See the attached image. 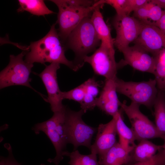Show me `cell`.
Returning <instances> with one entry per match:
<instances>
[{"label":"cell","instance_id":"6","mask_svg":"<svg viewBox=\"0 0 165 165\" xmlns=\"http://www.w3.org/2000/svg\"><path fill=\"white\" fill-rule=\"evenodd\" d=\"M84 113L81 109L75 111L66 108L65 126L68 142L73 145L74 150L80 146L90 149L93 137L97 132V128L88 125L83 121L82 117Z\"/></svg>","mask_w":165,"mask_h":165},{"label":"cell","instance_id":"4","mask_svg":"<svg viewBox=\"0 0 165 165\" xmlns=\"http://www.w3.org/2000/svg\"><path fill=\"white\" fill-rule=\"evenodd\" d=\"M66 107L61 111L53 113L48 120L36 124L32 129L36 134L44 132L52 142L56 155L53 158L48 159L47 161L56 165H59L63 159V153L68 144L65 126Z\"/></svg>","mask_w":165,"mask_h":165},{"label":"cell","instance_id":"12","mask_svg":"<svg viewBox=\"0 0 165 165\" xmlns=\"http://www.w3.org/2000/svg\"><path fill=\"white\" fill-rule=\"evenodd\" d=\"M60 64L52 63L46 66L45 69L38 75L41 79L48 94L46 102L50 103L53 112L64 110L66 106L62 103V92L59 88L57 77V71Z\"/></svg>","mask_w":165,"mask_h":165},{"label":"cell","instance_id":"14","mask_svg":"<svg viewBox=\"0 0 165 165\" xmlns=\"http://www.w3.org/2000/svg\"><path fill=\"white\" fill-rule=\"evenodd\" d=\"M116 115L109 122L100 124L97 128L95 141L90 149L91 152L96 153L99 157L105 154L117 142L116 138Z\"/></svg>","mask_w":165,"mask_h":165},{"label":"cell","instance_id":"23","mask_svg":"<svg viewBox=\"0 0 165 165\" xmlns=\"http://www.w3.org/2000/svg\"><path fill=\"white\" fill-rule=\"evenodd\" d=\"M97 154L93 152L88 155L81 154L76 149L71 152L65 151L63 156H68L69 165H100L97 160Z\"/></svg>","mask_w":165,"mask_h":165},{"label":"cell","instance_id":"19","mask_svg":"<svg viewBox=\"0 0 165 165\" xmlns=\"http://www.w3.org/2000/svg\"><path fill=\"white\" fill-rule=\"evenodd\" d=\"M121 110V109L116 115V127L119 138L118 143L123 147L128 148L136 146V139L133 130L124 122Z\"/></svg>","mask_w":165,"mask_h":165},{"label":"cell","instance_id":"28","mask_svg":"<svg viewBox=\"0 0 165 165\" xmlns=\"http://www.w3.org/2000/svg\"><path fill=\"white\" fill-rule=\"evenodd\" d=\"M148 0H126L123 15H129L132 11L134 12L148 2Z\"/></svg>","mask_w":165,"mask_h":165},{"label":"cell","instance_id":"29","mask_svg":"<svg viewBox=\"0 0 165 165\" xmlns=\"http://www.w3.org/2000/svg\"><path fill=\"white\" fill-rule=\"evenodd\" d=\"M4 146L8 151V155L6 157L1 156L0 165H21L14 158L10 145L6 144Z\"/></svg>","mask_w":165,"mask_h":165},{"label":"cell","instance_id":"5","mask_svg":"<svg viewBox=\"0 0 165 165\" xmlns=\"http://www.w3.org/2000/svg\"><path fill=\"white\" fill-rule=\"evenodd\" d=\"M116 91L129 98L131 102L151 109L156 98L158 89L155 79L139 82L126 81L116 77Z\"/></svg>","mask_w":165,"mask_h":165},{"label":"cell","instance_id":"11","mask_svg":"<svg viewBox=\"0 0 165 165\" xmlns=\"http://www.w3.org/2000/svg\"><path fill=\"white\" fill-rule=\"evenodd\" d=\"M121 52L124 59L117 63L118 69L129 65L136 70L154 74L156 59L151 54L136 45L128 46Z\"/></svg>","mask_w":165,"mask_h":165},{"label":"cell","instance_id":"3","mask_svg":"<svg viewBox=\"0 0 165 165\" xmlns=\"http://www.w3.org/2000/svg\"><path fill=\"white\" fill-rule=\"evenodd\" d=\"M101 0L96 1L92 6L87 7L77 6L73 0L50 1L54 3L58 9L56 23L59 25V36L64 44L71 32L82 20L91 16L95 8L102 4Z\"/></svg>","mask_w":165,"mask_h":165},{"label":"cell","instance_id":"31","mask_svg":"<svg viewBox=\"0 0 165 165\" xmlns=\"http://www.w3.org/2000/svg\"><path fill=\"white\" fill-rule=\"evenodd\" d=\"M154 26L158 27L165 35V10H163L161 18L155 24Z\"/></svg>","mask_w":165,"mask_h":165},{"label":"cell","instance_id":"20","mask_svg":"<svg viewBox=\"0 0 165 165\" xmlns=\"http://www.w3.org/2000/svg\"><path fill=\"white\" fill-rule=\"evenodd\" d=\"M85 94L82 102L80 104L81 109L85 113L96 107V102L99 93V84L94 78H90L84 82Z\"/></svg>","mask_w":165,"mask_h":165},{"label":"cell","instance_id":"22","mask_svg":"<svg viewBox=\"0 0 165 165\" xmlns=\"http://www.w3.org/2000/svg\"><path fill=\"white\" fill-rule=\"evenodd\" d=\"M20 7L18 12L27 11L37 16H44L54 13L45 5L44 1L41 0H19Z\"/></svg>","mask_w":165,"mask_h":165},{"label":"cell","instance_id":"17","mask_svg":"<svg viewBox=\"0 0 165 165\" xmlns=\"http://www.w3.org/2000/svg\"><path fill=\"white\" fill-rule=\"evenodd\" d=\"M104 4L97 6L93 11L91 19L97 34L101 41V44L111 50L114 51L115 38H112L109 28L105 21L100 9Z\"/></svg>","mask_w":165,"mask_h":165},{"label":"cell","instance_id":"34","mask_svg":"<svg viewBox=\"0 0 165 165\" xmlns=\"http://www.w3.org/2000/svg\"><path fill=\"white\" fill-rule=\"evenodd\" d=\"M40 165H46L44 164H41Z\"/></svg>","mask_w":165,"mask_h":165},{"label":"cell","instance_id":"10","mask_svg":"<svg viewBox=\"0 0 165 165\" xmlns=\"http://www.w3.org/2000/svg\"><path fill=\"white\" fill-rule=\"evenodd\" d=\"M83 62L91 66L94 73L105 79H114L118 69L115 59V51L101 44L91 55L86 56Z\"/></svg>","mask_w":165,"mask_h":165},{"label":"cell","instance_id":"15","mask_svg":"<svg viewBox=\"0 0 165 165\" xmlns=\"http://www.w3.org/2000/svg\"><path fill=\"white\" fill-rule=\"evenodd\" d=\"M115 79H105L96 104V107L112 117L119 112V107L121 103L117 95Z\"/></svg>","mask_w":165,"mask_h":165},{"label":"cell","instance_id":"25","mask_svg":"<svg viewBox=\"0 0 165 165\" xmlns=\"http://www.w3.org/2000/svg\"><path fill=\"white\" fill-rule=\"evenodd\" d=\"M85 91V85L83 83L70 90L62 92V98L63 100L67 99L73 100L80 104L83 99Z\"/></svg>","mask_w":165,"mask_h":165},{"label":"cell","instance_id":"7","mask_svg":"<svg viewBox=\"0 0 165 165\" xmlns=\"http://www.w3.org/2000/svg\"><path fill=\"white\" fill-rule=\"evenodd\" d=\"M26 53V52L23 51L16 56L10 55L9 64L0 73L1 89L12 86L22 85L29 87L41 94L30 84L31 79L29 75L33 64L23 60Z\"/></svg>","mask_w":165,"mask_h":165},{"label":"cell","instance_id":"26","mask_svg":"<svg viewBox=\"0 0 165 165\" xmlns=\"http://www.w3.org/2000/svg\"><path fill=\"white\" fill-rule=\"evenodd\" d=\"M130 165H165V151L163 149L148 160Z\"/></svg>","mask_w":165,"mask_h":165},{"label":"cell","instance_id":"1","mask_svg":"<svg viewBox=\"0 0 165 165\" xmlns=\"http://www.w3.org/2000/svg\"><path fill=\"white\" fill-rule=\"evenodd\" d=\"M56 24H53L44 37L31 43L25 60L29 63H39L44 65L46 62L58 63L77 71L80 69L79 67L74 61L68 60L65 56V48L55 28Z\"/></svg>","mask_w":165,"mask_h":165},{"label":"cell","instance_id":"24","mask_svg":"<svg viewBox=\"0 0 165 165\" xmlns=\"http://www.w3.org/2000/svg\"><path fill=\"white\" fill-rule=\"evenodd\" d=\"M156 59L155 69L154 74L158 89L165 91V49L155 56Z\"/></svg>","mask_w":165,"mask_h":165},{"label":"cell","instance_id":"9","mask_svg":"<svg viewBox=\"0 0 165 165\" xmlns=\"http://www.w3.org/2000/svg\"><path fill=\"white\" fill-rule=\"evenodd\" d=\"M112 24L116 32L114 45L121 52L136 39L145 24L133 16L116 14Z\"/></svg>","mask_w":165,"mask_h":165},{"label":"cell","instance_id":"27","mask_svg":"<svg viewBox=\"0 0 165 165\" xmlns=\"http://www.w3.org/2000/svg\"><path fill=\"white\" fill-rule=\"evenodd\" d=\"M163 11L162 9L153 3L148 11L145 24L154 25L161 18Z\"/></svg>","mask_w":165,"mask_h":165},{"label":"cell","instance_id":"8","mask_svg":"<svg viewBox=\"0 0 165 165\" xmlns=\"http://www.w3.org/2000/svg\"><path fill=\"white\" fill-rule=\"evenodd\" d=\"M140 105L131 102L129 105L124 101L120 107L125 113L130 123L136 140L140 141L156 138L163 139L164 137L158 130L155 125L139 108Z\"/></svg>","mask_w":165,"mask_h":165},{"label":"cell","instance_id":"30","mask_svg":"<svg viewBox=\"0 0 165 165\" xmlns=\"http://www.w3.org/2000/svg\"><path fill=\"white\" fill-rule=\"evenodd\" d=\"M126 1V0H103L104 4H107L113 7L118 15H123Z\"/></svg>","mask_w":165,"mask_h":165},{"label":"cell","instance_id":"32","mask_svg":"<svg viewBox=\"0 0 165 165\" xmlns=\"http://www.w3.org/2000/svg\"><path fill=\"white\" fill-rule=\"evenodd\" d=\"M151 1L161 9L165 10V0H151Z\"/></svg>","mask_w":165,"mask_h":165},{"label":"cell","instance_id":"21","mask_svg":"<svg viewBox=\"0 0 165 165\" xmlns=\"http://www.w3.org/2000/svg\"><path fill=\"white\" fill-rule=\"evenodd\" d=\"M155 125L160 133L165 136V93L158 90L153 105Z\"/></svg>","mask_w":165,"mask_h":165},{"label":"cell","instance_id":"13","mask_svg":"<svg viewBox=\"0 0 165 165\" xmlns=\"http://www.w3.org/2000/svg\"><path fill=\"white\" fill-rule=\"evenodd\" d=\"M134 42L155 56L165 49V35L157 27L145 24Z\"/></svg>","mask_w":165,"mask_h":165},{"label":"cell","instance_id":"33","mask_svg":"<svg viewBox=\"0 0 165 165\" xmlns=\"http://www.w3.org/2000/svg\"><path fill=\"white\" fill-rule=\"evenodd\" d=\"M164 140V143L163 145H162L163 149L165 151V136L163 138Z\"/></svg>","mask_w":165,"mask_h":165},{"label":"cell","instance_id":"2","mask_svg":"<svg viewBox=\"0 0 165 165\" xmlns=\"http://www.w3.org/2000/svg\"><path fill=\"white\" fill-rule=\"evenodd\" d=\"M91 16L82 20L68 35L65 42L66 46L75 53L74 61L79 68L84 63V58L89 53L95 51L101 44Z\"/></svg>","mask_w":165,"mask_h":165},{"label":"cell","instance_id":"35","mask_svg":"<svg viewBox=\"0 0 165 165\" xmlns=\"http://www.w3.org/2000/svg\"><path fill=\"white\" fill-rule=\"evenodd\" d=\"M164 92H165V91H164Z\"/></svg>","mask_w":165,"mask_h":165},{"label":"cell","instance_id":"18","mask_svg":"<svg viewBox=\"0 0 165 165\" xmlns=\"http://www.w3.org/2000/svg\"><path fill=\"white\" fill-rule=\"evenodd\" d=\"M162 149V145H156L148 140H141L131 153V164L148 160Z\"/></svg>","mask_w":165,"mask_h":165},{"label":"cell","instance_id":"16","mask_svg":"<svg viewBox=\"0 0 165 165\" xmlns=\"http://www.w3.org/2000/svg\"><path fill=\"white\" fill-rule=\"evenodd\" d=\"M134 147L126 148L117 142L105 154L99 157V163L100 165H130L131 163V153Z\"/></svg>","mask_w":165,"mask_h":165}]
</instances>
